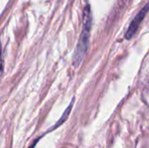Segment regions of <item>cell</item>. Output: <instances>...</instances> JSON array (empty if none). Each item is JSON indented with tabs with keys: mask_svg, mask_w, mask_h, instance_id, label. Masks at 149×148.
Segmentation results:
<instances>
[{
	"mask_svg": "<svg viewBox=\"0 0 149 148\" xmlns=\"http://www.w3.org/2000/svg\"><path fill=\"white\" fill-rule=\"evenodd\" d=\"M92 28V14L90 5L86 4L84 9V16H83V26L82 31L73 53L72 57V65L74 67H79L81 62L84 59V57L86 53L89 38H90V32Z\"/></svg>",
	"mask_w": 149,
	"mask_h": 148,
	"instance_id": "6da1fadb",
	"label": "cell"
},
{
	"mask_svg": "<svg viewBox=\"0 0 149 148\" xmlns=\"http://www.w3.org/2000/svg\"><path fill=\"white\" fill-rule=\"evenodd\" d=\"M148 10L149 3H147V4L139 11V13L134 17V18L133 21L131 22V24H130V25H129V27H128V29H127V33H126V38H127V39H131V38L134 36V34H135V32L137 31V30H138V28H139L141 23L143 21V19H144V17H146V15L148 14Z\"/></svg>",
	"mask_w": 149,
	"mask_h": 148,
	"instance_id": "7a4b0ae2",
	"label": "cell"
},
{
	"mask_svg": "<svg viewBox=\"0 0 149 148\" xmlns=\"http://www.w3.org/2000/svg\"><path fill=\"white\" fill-rule=\"evenodd\" d=\"M74 98H72V101H71V103L69 104V106H67V108L65 110V112L63 113V114H62V116L59 118V120L57 121V123L49 130V132H51V131H52V130H54V129H56V128H58V127H59L63 123H65V121H66V120L68 119V117H69V115H70V113H71V111H72V106H73V104H74Z\"/></svg>",
	"mask_w": 149,
	"mask_h": 148,
	"instance_id": "3957f363",
	"label": "cell"
}]
</instances>
